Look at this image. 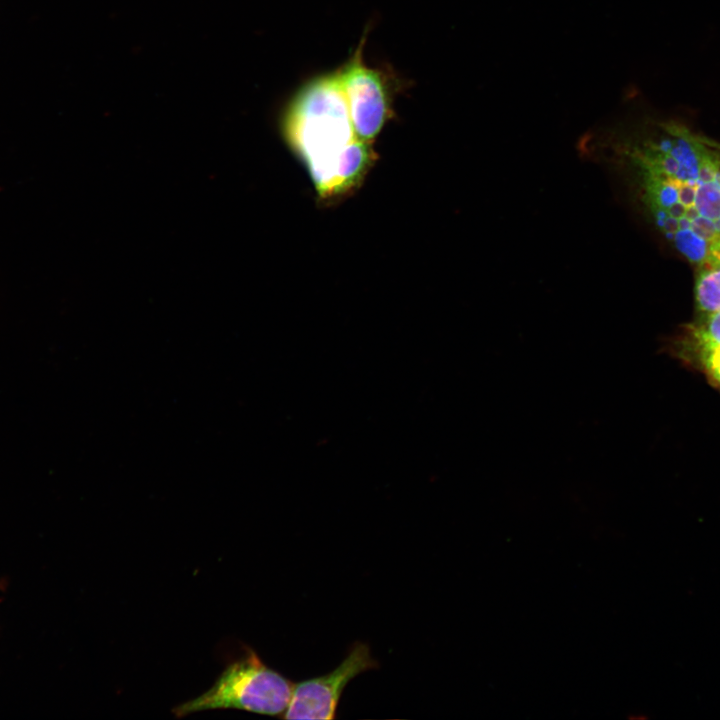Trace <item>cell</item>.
<instances>
[{
    "mask_svg": "<svg viewBox=\"0 0 720 720\" xmlns=\"http://www.w3.org/2000/svg\"><path fill=\"white\" fill-rule=\"evenodd\" d=\"M695 301L701 314L720 311V266L701 269L695 283Z\"/></svg>",
    "mask_w": 720,
    "mask_h": 720,
    "instance_id": "6",
    "label": "cell"
},
{
    "mask_svg": "<svg viewBox=\"0 0 720 720\" xmlns=\"http://www.w3.org/2000/svg\"><path fill=\"white\" fill-rule=\"evenodd\" d=\"M694 207L700 216L720 222V174L697 185Z\"/></svg>",
    "mask_w": 720,
    "mask_h": 720,
    "instance_id": "8",
    "label": "cell"
},
{
    "mask_svg": "<svg viewBox=\"0 0 720 720\" xmlns=\"http://www.w3.org/2000/svg\"><path fill=\"white\" fill-rule=\"evenodd\" d=\"M676 352L683 359L701 368L720 388V346L684 335L676 344Z\"/></svg>",
    "mask_w": 720,
    "mask_h": 720,
    "instance_id": "5",
    "label": "cell"
},
{
    "mask_svg": "<svg viewBox=\"0 0 720 720\" xmlns=\"http://www.w3.org/2000/svg\"><path fill=\"white\" fill-rule=\"evenodd\" d=\"M293 683L264 664L258 655L245 654L223 670L205 693L182 703L172 712L177 717L220 708H236L265 715H280L289 705Z\"/></svg>",
    "mask_w": 720,
    "mask_h": 720,
    "instance_id": "2",
    "label": "cell"
},
{
    "mask_svg": "<svg viewBox=\"0 0 720 720\" xmlns=\"http://www.w3.org/2000/svg\"><path fill=\"white\" fill-rule=\"evenodd\" d=\"M377 661L366 643L356 642L331 672L293 685L285 719H334L340 697L359 674L375 669Z\"/></svg>",
    "mask_w": 720,
    "mask_h": 720,
    "instance_id": "3",
    "label": "cell"
},
{
    "mask_svg": "<svg viewBox=\"0 0 720 720\" xmlns=\"http://www.w3.org/2000/svg\"><path fill=\"white\" fill-rule=\"evenodd\" d=\"M671 240L691 262L702 268L711 266L710 244L690 227L676 231Z\"/></svg>",
    "mask_w": 720,
    "mask_h": 720,
    "instance_id": "7",
    "label": "cell"
},
{
    "mask_svg": "<svg viewBox=\"0 0 720 720\" xmlns=\"http://www.w3.org/2000/svg\"><path fill=\"white\" fill-rule=\"evenodd\" d=\"M354 56L337 75L355 133L367 143L382 129L388 113V98L379 73L363 64L359 52Z\"/></svg>",
    "mask_w": 720,
    "mask_h": 720,
    "instance_id": "4",
    "label": "cell"
},
{
    "mask_svg": "<svg viewBox=\"0 0 720 720\" xmlns=\"http://www.w3.org/2000/svg\"><path fill=\"white\" fill-rule=\"evenodd\" d=\"M685 335L720 346V311L702 314L698 321L689 325Z\"/></svg>",
    "mask_w": 720,
    "mask_h": 720,
    "instance_id": "9",
    "label": "cell"
},
{
    "mask_svg": "<svg viewBox=\"0 0 720 720\" xmlns=\"http://www.w3.org/2000/svg\"><path fill=\"white\" fill-rule=\"evenodd\" d=\"M284 130L322 196L343 192L366 168L368 148L355 133L337 74L315 79L300 90L288 109Z\"/></svg>",
    "mask_w": 720,
    "mask_h": 720,
    "instance_id": "1",
    "label": "cell"
}]
</instances>
